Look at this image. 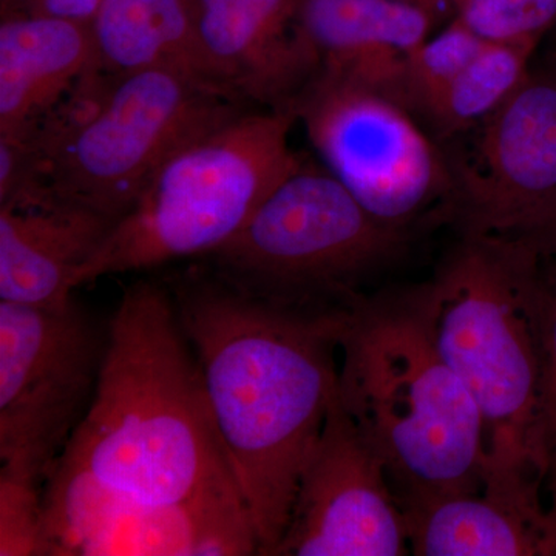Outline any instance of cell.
<instances>
[{
  "instance_id": "30bf717a",
  "label": "cell",
  "mask_w": 556,
  "mask_h": 556,
  "mask_svg": "<svg viewBox=\"0 0 556 556\" xmlns=\"http://www.w3.org/2000/svg\"><path fill=\"white\" fill-rule=\"evenodd\" d=\"M408 551L407 521L386 468L338 393L274 556H399Z\"/></svg>"
},
{
  "instance_id": "9a60e30c",
  "label": "cell",
  "mask_w": 556,
  "mask_h": 556,
  "mask_svg": "<svg viewBox=\"0 0 556 556\" xmlns=\"http://www.w3.org/2000/svg\"><path fill=\"white\" fill-rule=\"evenodd\" d=\"M115 226L98 212L54 199L0 206V302L64 305L80 269Z\"/></svg>"
},
{
  "instance_id": "5bb4252c",
  "label": "cell",
  "mask_w": 556,
  "mask_h": 556,
  "mask_svg": "<svg viewBox=\"0 0 556 556\" xmlns=\"http://www.w3.org/2000/svg\"><path fill=\"white\" fill-rule=\"evenodd\" d=\"M540 481L486 478L475 492L402 507L409 551L419 556H555L556 525Z\"/></svg>"
},
{
  "instance_id": "44dd1931",
  "label": "cell",
  "mask_w": 556,
  "mask_h": 556,
  "mask_svg": "<svg viewBox=\"0 0 556 556\" xmlns=\"http://www.w3.org/2000/svg\"><path fill=\"white\" fill-rule=\"evenodd\" d=\"M43 482L0 471V556H43Z\"/></svg>"
},
{
  "instance_id": "4fadbf2b",
  "label": "cell",
  "mask_w": 556,
  "mask_h": 556,
  "mask_svg": "<svg viewBox=\"0 0 556 556\" xmlns=\"http://www.w3.org/2000/svg\"><path fill=\"white\" fill-rule=\"evenodd\" d=\"M437 16L409 0H298L295 28L317 75L382 91L409 108V58Z\"/></svg>"
},
{
  "instance_id": "603a6c76",
  "label": "cell",
  "mask_w": 556,
  "mask_h": 556,
  "mask_svg": "<svg viewBox=\"0 0 556 556\" xmlns=\"http://www.w3.org/2000/svg\"><path fill=\"white\" fill-rule=\"evenodd\" d=\"M496 236L521 241L541 257L556 258V200L518 219Z\"/></svg>"
},
{
  "instance_id": "7c38bea8",
  "label": "cell",
  "mask_w": 556,
  "mask_h": 556,
  "mask_svg": "<svg viewBox=\"0 0 556 556\" xmlns=\"http://www.w3.org/2000/svg\"><path fill=\"white\" fill-rule=\"evenodd\" d=\"M204 73L243 104L292 109L317 76L295 28L298 0H192Z\"/></svg>"
},
{
  "instance_id": "cb8c5ba5",
  "label": "cell",
  "mask_w": 556,
  "mask_h": 556,
  "mask_svg": "<svg viewBox=\"0 0 556 556\" xmlns=\"http://www.w3.org/2000/svg\"><path fill=\"white\" fill-rule=\"evenodd\" d=\"M2 16L27 14V16L60 17L90 24L101 0H0Z\"/></svg>"
},
{
  "instance_id": "8992f818",
  "label": "cell",
  "mask_w": 556,
  "mask_h": 556,
  "mask_svg": "<svg viewBox=\"0 0 556 556\" xmlns=\"http://www.w3.org/2000/svg\"><path fill=\"white\" fill-rule=\"evenodd\" d=\"M292 109L248 108L175 152L80 269L101 277L203 258L232 239L269 193L298 170Z\"/></svg>"
},
{
  "instance_id": "e0dca14e",
  "label": "cell",
  "mask_w": 556,
  "mask_h": 556,
  "mask_svg": "<svg viewBox=\"0 0 556 556\" xmlns=\"http://www.w3.org/2000/svg\"><path fill=\"white\" fill-rule=\"evenodd\" d=\"M89 25L101 72L177 70L211 84L201 62L192 0H101Z\"/></svg>"
},
{
  "instance_id": "3957f363",
  "label": "cell",
  "mask_w": 556,
  "mask_h": 556,
  "mask_svg": "<svg viewBox=\"0 0 556 556\" xmlns=\"http://www.w3.org/2000/svg\"><path fill=\"white\" fill-rule=\"evenodd\" d=\"M339 351L340 402L402 507L484 485V419L434 345L417 291L351 299L342 306Z\"/></svg>"
},
{
  "instance_id": "ba28073f",
  "label": "cell",
  "mask_w": 556,
  "mask_h": 556,
  "mask_svg": "<svg viewBox=\"0 0 556 556\" xmlns=\"http://www.w3.org/2000/svg\"><path fill=\"white\" fill-rule=\"evenodd\" d=\"M105 346L108 327L75 298L0 302V471L46 484L90 407Z\"/></svg>"
},
{
  "instance_id": "7402d4cb",
  "label": "cell",
  "mask_w": 556,
  "mask_h": 556,
  "mask_svg": "<svg viewBox=\"0 0 556 556\" xmlns=\"http://www.w3.org/2000/svg\"><path fill=\"white\" fill-rule=\"evenodd\" d=\"M540 332V426L547 463L556 455V258L541 260L538 281ZM548 468V467H547Z\"/></svg>"
},
{
  "instance_id": "d4e9b609",
  "label": "cell",
  "mask_w": 556,
  "mask_h": 556,
  "mask_svg": "<svg viewBox=\"0 0 556 556\" xmlns=\"http://www.w3.org/2000/svg\"><path fill=\"white\" fill-rule=\"evenodd\" d=\"M409 2L422 7V9L430 11L434 16H439V13H442L445 9L456 11L460 0H409Z\"/></svg>"
},
{
  "instance_id": "484cf974",
  "label": "cell",
  "mask_w": 556,
  "mask_h": 556,
  "mask_svg": "<svg viewBox=\"0 0 556 556\" xmlns=\"http://www.w3.org/2000/svg\"><path fill=\"white\" fill-rule=\"evenodd\" d=\"M546 484L548 495H551L548 511H551L552 518H554L556 525V455L552 456L551 460H548Z\"/></svg>"
},
{
  "instance_id": "7a4b0ae2",
  "label": "cell",
  "mask_w": 556,
  "mask_h": 556,
  "mask_svg": "<svg viewBox=\"0 0 556 556\" xmlns=\"http://www.w3.org/2000/svg\"><path fill=\"white\" fill-rule=\"evenodd\" d=\"M193 348L219 444L257 536L276 555L300 477L339 393L342 306L260 299L207 265L167 283Z\"/></svg>"
},
{
  "instance_id": "277c9868",
  "label": "cell",
  "mask_w": 556,
  "mask_h": 556,
  "mask_svg": "<svg viewBox=\"0 0 556 556\" xmlns=\"http://www.w3.org/2000/svg\"><path fill=\"white\" fill-rule=\"evenodd\" d=\"M541 260L510 237L464 232L433 280L417 289L434 345L484 419V479L546 482L540 426Z\"/></svg>"
},
{
  "instance_id": "52a82bcc",
  "label": "cell",
  "mask_w": 556,
  "mask_h": 556,
  "mask_svg": "<svg viewBox=\"0 0 556 556\" xmlns=\"http://www.w3.org/2000/svg\"><path fill=\"white\" fill-rule=\"evenodd\" d=\"M405 240L407 229L376 218L324 166L303 161L232 239L203 258L248 294L329 309L356 298L358 278L390 262Z\"/></svg>"
},
{
  "instance_id": "6da1fadb",
  "label": "cell",
  "mask_w": 556,
  "mask_h": 556,
  "mask_svg": "<svg viewBox=\"0 0 556 556\" xmlns=\"http://www.w3.org/2000/svg\"><path fill=\"white\" fill-rule=\"evenodd\" d=\"M215 501L244 504L199 361L167 283L139 280L109 320L97 391L43 485L47 547L61 554L110 515Z\"/></svg>"
},
{
  "instance_id": "ac0fdd59",
  "label": "cell",
  "mask_w": 556,
  "mask_h": 556,
  "mask_svg": "<svg viewBox=\"0 0 556 556\" xmlns=\"http://www.w3.org/2000/svg\"><path fill=\"white\" fill-rule=\"evenodd\" d=\"M538 46L486 40L428 115L439 138L460 137L492 115L529 75Z\"/></svg>"
},
{
  "instance_id": "ffe728a7",
  "label": "cell",
  "mask_w": 556,
  "mask_h": 556,
  "mask_svg": "<svg viewBox=\"0 0 556 556\" xmlns=\"http://www.w3.org/2000/svg\"><path fill=\"white\" fill-rule=\"evenodd\" d=\"M457 21L492 42H536L556 27V0H460Z\"/></svg>"
},
{
  "instance_id": "d6986e66",
  "label": "cell",
  "mask_w": 556,
  "mask_h": 556,
  "mask_svg": "<svg viewBox=\"0 0 556 556\" xmlns=\"http://www.w3.org/2000/svg\"><path fill=\"white\" fill-rule=\"evenodd\" d=\"M485 42L456 17L445 30L431 35L409 58L407 87L413 112L428 118Z\"/></svg>"
},
{
  "instance_id": "5b68a950",
  "label": "cell",
  "mask_w": 556,
  "mask_h": 556,
  "mask_svg": "<svg viewBox=\"0 0 556 556\" xmlns=\"http://www.w3.org/2000/svg\"><path fill=\"white\" fill-rule=\"evenodd\" d=\"M248 108L177 70L109 75L97 67L20 137L36 195L118 223L175 152Z\"/></svg>"
},
{
  "instance_id": "9c48e42d",
  "label": "cell",
  "mask_w": 556,
  "mask_h": 556,
  "mask_svg": "<svg viewBox=\"0 0 556 556\" xmlns=\"http://www.w3.org/2000/svg\"><path fill=\"white\" fill-rule=\"evenodd\" d=\"M292 110L325 169L387 225L407 229L434 204L452 203L448 155L402 102L317 75Z\"/></svg>"
},
{
  "instance_id": "8fae6325",
  "label": "cell",
  "mask_w": 556,
  "mask_h": 556,
  "mask_svg": "<svg viewBox=\"0 0 556 556\" xmlns=\"http://www.w3.org/2000/svg\"><path fill=\"white\" fill-rule=\"evenodd\" d=\"M448 155L464 232L501 233L556 200V60L532 67L510 97ZM463 137V135H460Z\"/></svg>"
},
{
  "instance_id": "2e32d148",
  "label": "cell",
  "mask_w": 556,
  "mask_h": 556,
  "mask_svg": "<svg viewBox=\"0 0 556 556\" xmlns=\"http://www.w3.org/2000/svg\"><path fill=\"white\" fill-rule=\"evenodd\" d=\"M97 68L90 25L10 14L0 24V137L35 129Z\"/></svg>"
}]
</instances>
